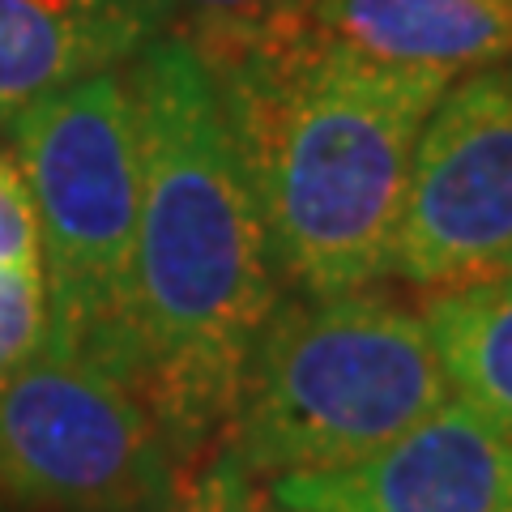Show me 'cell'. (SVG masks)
<instances>
[{"label":"cell","mask_w":512,"mask_h":512,"mask_svg":"<svg viewBox=\"0 0 512 512\" xmlns=\"http://www.w3.org/2000/svg\"><path fill=\"white\" fill-rule=\"evenodd\" d=\"M303 39L457 82L512 60V0H312Z\"/></svg>","instance_id":"9c48e42d"},{"label":"cell","mask_w":512,"mask_h":512,"mask_svg":"<svg viewBox=\"0 0 512 512\" xmlns=\"http://www.w3.org/2000/svg\"><path fill=\"white\" fill-rule=\"evenodd\" d=\"M158 5L167 13V26L201 56H222L269 39L303 35L312 0H158Z\"/></svg>","instance_id":"8fae6325"},{"label":"cell","mask_w":512,"mask_h":512,"mask_svg":"<svg viewBox=\"0 0 512 512\" xmlns=\"http://www.w3.org/2000/svg\"><path fill=\"white\" fill-rule=\"evenodd\" d=\"M128 94L141 154L128 376L197 466L231 419L282 282L197 47L158 35L128 64Z\"/></svg>","instance_id":"6da1fadb"},{"label":"cell","mask_w":512,"mask_h":512,"mask_svg":"<svg viewBox=\"0 0 512 512\" xmlns=\"http://www.w3.org/2000/svg\"><path fill=\"white\" fill-rule=\"evenodd\" d=\"M453 384L423 312L380 295L282 291L239 376L218 448L248 474L338 470L436 414Z\"/></svg>","instance_id":"3957f363"},{"label":"cell","mask_w":512,"mask_h":512,"mask_svg":"<svg viewBox=\"0 0 512 512\" xmlns=\"http://www.w3.org/2000/svg\"><path fill=\"white\" fill-rule=\"evenodd\" d=\"M158 0H0V128L99 73L128 69L167 35Z\"/></svg>","instance_id":"ba28073f"},{"label":"cell","mask_w":512,"mask_h":512,"mask_svg":"<svg viewBox=\"0 0 512 512\" xmlns=\"http://www.w3.org/2000/svg\"><path fill=\"white\" fill-rule=\"evenodd\" d=\"M0 269H39V218L22 167L0 158Z\"/></svg>","instance_id":"4fadbf2b"},{"label":"cell","mask_w":512,"mask_h":512,"mask_svg":"<svg viewBox=\"0 0 512 512\" xmlns=\"http://www.w3.org/2000/svg\"><path fill=\"white\" fill-rule=\"evenodd\" d=\"M9 137L39 218L47 333L99 350L128 372L141 214V154L128 73L111 69L56 94Z\"/></svg>","instance_id":"277c9868"},{"label":"cell","mask_w":512,"mask_h":512,"mask_svg":"<svg viewBox=\"0 0 512 512\" xmlns=\"http://www.w3.org/2000/svg\"><path fill=\"white\" fill-rule=\"evenodd\" d=\"M158 512H291L274 487L265 478L248 474L239 461H231L222 448H214L210 461H197L175 491L167 495V504Z\"/></svg>","instance_id":"7c38bea8"},{"label":"cell","mask_w":512,"mask_h":512,"mask_svg":"<svg viewBox=\"0 0 512 512\" xmlns=\"http://www.w3.org/2000/svg\"><path fill=\"white\" fill-rule=\"evenodd\" d=\"M137 380L47 333L0 372V504L22 512H158L188 474Z\"/></svg>","instance_id":"5b68a950"},{"label":"cell","mask_w":512,"mask_h":512,"mask_svg":"<svg viewBox=\"0 0 512 512\" xmlns=\"http://www.w3.org/2000/svg\"><path fill=\"white\" fill-rule=\"evenodd\" d=\"M282 291H367L393 269L423 124L453 86L303 35L201 56Z\"/></svg>","instance_id":"7a4b0ae2"},{"label":"cell","mask_w":512,"mask_h":512,"mask_svg":"<svg viewBox=\"0 0 512 512\" xmlns=\"http://www.w3.org/2000/svg\"><path fill=\"white\" fill-rule=\"evenodd\" d=\"M512 269V60L457 77L414 150L393 269L453 291Z\"/></svg>","instance_id":"8992f818"},{"label":"cell","mask_w":512,"mask_h":512,"mask_svg":"<svg viewBox=\"0 0 512 512\" xmlns=\"http://www.w3.org/2000/svg\"><path fill=\"white\" fill-rule=\"evenodd\" d=\"M457 402L512 440V269L423 299Z\"/></svg>","instance_id":"30bf717a"},{"label":"cell","mask_w":512,"mask_h":512,"mask_svg":"<svg viewBox=\"0 0 512 512\" xmlns=\"http://www.w3.org/2000/svg\"><path fill=\"white\" fill-rule=\"evenodd\" d=\"M269 487L291 512H512V440L448 397L380 453Z\"/></svg>","instance_id":"52a82bcc"}]
</instances>
